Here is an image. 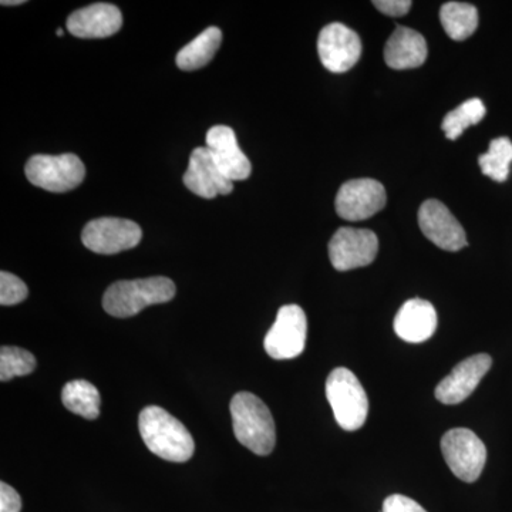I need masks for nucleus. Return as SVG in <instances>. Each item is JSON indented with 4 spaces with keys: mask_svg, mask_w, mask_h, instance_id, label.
Here are the masks:
<instances>
[{
    "mask_svg": "<svg viewBox=\"0 0 512 512\" xmlns=\"http://www.w3.org/2000/svg\"><path fill=\"white\" fill-rule=\"evenodd\" d=\"M143 231L136 222L123 218H99L83 229L84 247L100 255H114L136 248Z\"/></svg>",
    "mask_w": 512,
    "mask_h": 512,
    "instance_id": "8",
    "label": "nucleus"
},
{
    "mask_svg": "<svg viewBox=\"0 0 512 512\" xmlns=\"http://www.w3.org/2000/svg\"><path fill=\"white\" fill-rule=\"evenodd\" d=\"M138 429L151 453L171 463H185L194 456L195 443L180 420L158 406H148L138 417Z\"/></svg>",
    "mask_w": 512,
    "mask_h": 512,
    "instance_id": "1",
    "label": "nucleus"
},
{
    "mask_svg": "<svg viewBox=\"0 0 512 512\" xmlns=\"http://www.w3.org/2000/svg\"><path fill=\"white\" fill-rule=\"evenodd\" d=\"M373 5L384 15L392 16V18L404 16L412 8L410 0H375Z\"/></svg>",
    "mask_w": 512,
    "mask_h": 512,
    "instance_id": "28",
    "label": "nucleus"
},
{
    "mask_svg": "<svg viewBox=\"0 0 512 512\" xmlns=\"http://www.w3.org/2000/svg\"><path fill=\"white\" fill-rule=\"evenodd\" d=\"M320 62L332 73L349 72L362 56L360 37L342 23L325 26L318 39Z\"/></svg>",
    "mask_w": 512,
    "mask_h": 512,
    "instance_id": "10",
    "label": "nucleus"
},
{
    "mask_svg": "<svg viewBox=\"0 0 512 512\" xmlns=\"http://www.w3.org/2000/svg\"><path fill=\"white\" fill-rule=\"evenodd\" d=\"M232 426L242 446L256 456H268L276 443L275 421L268 406L255 394L239 392L231 400Z\"/></svg>",
    "mask_w": 512,
    "mask_h": 512,
    "instance_id": "2",
    "label": "nucleus"
},
{
    "mask_svg": "<svg viewBox=\"0 0 512 512\" xmlns=\"http://www.w3.org/2000/svg\"><path fill=\"white\" fill-rule=\"evenodd\" d=\"M207 148L222 174L231 180H247L252 173L251 161L238 146L234 130L227 126H215L207 133Z\"/></svg>",
    "mask_w": 512,
    "mask_h": 512,
    "instance_id": "15",
    "label": "nucleus"
},
{
    "mask_svg": "<svg viewBox=\"0 0 512 512\" xmlns=\"http://www.w3.org/2000/svg\"><path fill=\"white\" fill-rule=\"evenodd\" d=\"M382 512H427L412 498L406 495L393 494L384 500Z\"/></svg>",
    "mask_w": 512,
    "mask_h": 512,
    "instance_id": "26",
    "label": "nucleus"
},
{
    "mask_svg": "<svg viewBox=\"0 0 512 512\" xmlns=\"http://www.w3.org/2000/svg\"><path fill=\"white\" fill-rule=\"evenodd\" d=\"M36 369V357L28 350L3 346L0 350V380L9 382L13 377L28 376Z\"/></svg>",
    "mask_w": 512,
    "mask_h": 512,
    "instance_id": "24",
    "label": "nucleus"
},
{
    "mask_svg": "<svg viewBox=\"0 0 512 512\" xmlns=\"http://www.w3.org/2000/svg\"><path fill=\"white\" fill-rule=\"evenodd\" d=\"M25 173L30 183L42 190L69 192L83 183L86 167L74 154H62V156L37 154L29 158Z\"/></svg>",
    "mask_w": 512,
    "mask_h": 512,
    "instance_id": "5",
    "label": "nucleus"
},
{
    "mask_svg": "<svg viewBox=\"0 0 512 512\" xmlns=\"http://www.w3.org/2000/svg\"><path fill=\"white\" fill-rule=\"evenodd\" d=\"M419 225L424 237L444 251L467 247L466 232L443 202L427 200L420 207Z\"/></svg>",
    "mask_w": 512,
    "mask_h": 512,
    "instance_id": "12",
    "label": "nucleus"
},
{
    "mask_svg": "<svg viewBox=\"0 0 512 512\" xmlns=\"http://www.w3.org/2000/svg\"><path fill=\"white\" fill-rule=\"evenodd\" d=\"M512 143L510 138L500 137L491 141L487 153L478 158L481 173L497 183H504L510 175Z\"/></svg>",
    "mask_w": 512,
    "mask_h": 512,
    "instance_id": "22",
    "label": "nucleus"
},
{
    "mask_svg": "<svg viewBox=\"0 0 512 512\" xmlns=\"http://www.w3.org/2000/svg\"><path fill=\"white\" fill-rule=\"evenodd\" d=\"M66 26L79 39H104L119 32L123 26V16L117 6L94 3L72 13Z\"/></svg>",
    "mask_w": 512,
    "mask_h": 512,
    "instance_id": "16",
    "label": "nucleus"
},
{
    "mask_svg": "<svg viewBox=\"0 0 512 512\" xmlns=\"http://www.w3.org/2000/svg\"><path fill=\"white\" fill-rule=\"evenodd\" d=\"M22 500L9 484L0 483V512H20Z\"/></svg>",
    "mask_w": 512,
    "mask_h": 512,
    "instance_id": "27",
    "label": "nucleus"
},
{
    "mask_svg": "<svg viewBox=\"0 0 512 512\" xmlns=\"http://www.w3.org/2000/svg\"><path fill=\"white\" fill-rule=\"evenodd\" d=\"M29 289L25 282L10 272H0V305L13 306L28 298Z\"/></svg>",
    "mask_w": 512,
    "mask_h": 512,
    "instance_id": "25",
    "label": "nucleus"
},
{
    "mask_svg": "<svg viewBox=\"0 0 512 512\" xmlns=\"http://www.w3.org/2000/svg\"><path fill=\"white\" fill-rule=\"evenodd\" d=\"M222 43V32L218 28H208L195 37L191 43L178 52L177 66L184 72H194L207 66L214 59Z\"/></svg>",
    "mask_w": 512,
    "mask_h": 512,
    "instance_id": "19",
    "label": "nucleus"
},
{
    "mask_svg": "<svg viewBox=\"0 0 512 512\" xmlns=\"http://www.w3.org/2000/svg\"><path fill=\"white\" fill-rule=\"evenodd\" d=\"M440 20L447 35L461 42L476 32L478 12L476 6L468 3L448 2L440 10Z\"/></svg>",
    "mask_w": 512,
    "mask_h": 512,
    "instance_id": "21",
    "label": "nucleus"
},
{
    "mask_svg": "<svg viewBox=\"0 0 512 512\" xmlns=\"http://www.w3.org/2000/svg\"><path fill=\"white\" fill-rule=\"evenodd\" d=\"M427 43L419 32L399 26L387 40L384 60L394 70L416 69L427 59Z\"/></svg>",
    "mask_w": 512,
    "mask_h": 512,
    "instance_id": "18",
    "label": "nucleus"
},
{
    "mask_svg": "<svg viewBox=\"0 0 512 512\" xmlns=\"http://www.w3.org/2000/svg\"><path fill=\"white\" fill-rule=\"evenodd\" d=\"M441 451L448 468L464 483L480 478L487 461V448L474 431L453 429L441 440Z\"/></svg>",
    "mask_w": 512,
    "mask_h": 512,
    "instance_id": "6",
    "label": "nucleus"
},
{
    "mask_svg": "<svg viewBox=\"0 0 512 512\" xmlns=\"http://www.w3.org/2000/svg\"><path fill=\"white\" fill-rule=\"evenodd\" d=\"M23 0H13V2H10V0H3L2 5L3 6H16V5H23Z\"/></svg>",
    "mask_w": 512,
    "mask_h": 512,
    "instance_id": "29",
    "label": "nucleus"
},
{
    "mask_svg": "<svg viewBox=\"0 0 512 512\" xmlns=\"http://www.w3.org/2000/svg\"><path fill=\"white\" fill-rule=\"evenodd\" d=\"M62 402L67 410L87 420L100 416V393L87 380H72L63 387Z\"/></svg>",
    "mask_w": 512,
    "mask_h": 512,
    "instance_id": "20",
    "label": "nucleus"
},
{
    "mask_svg": "<svg viewBox=\"0 0 512 512\" xmlns=\"http://www.w3.org/2000/svg\"><path fill=\"white\" fill-rule=\"evenodd\" d=\"M491 365H493V359L485 353L468 357L458 363L453 372L437 384L436 393H434L436 399L448 406L464 402L477 389Z\"/></svg>",
    "mask_w": 512,
    "mask_h": 512,
    "instance_id": "13",
    "label": "nucleus"
},
{
    "mask_svg": "<svg viewBox=\"0 0 512 512\" xmlns=\"http://www.w3.org/2000/svg\"><path fill=\"white\" fill-rule=\"evenodd\" d=\"M56 35H57V36H63V35H64L63 30H62V29H60V28H59V29H57V30H56Z\"/></svg>",
    "mask_w": 512,
    "mask_h": 512,
    "instance_id": "30",
    "label": "nucleus"
},
{
    "mask_svg": "<svg viewBox=\"0 0 512 512\" xmlns=\"http://www.w3.org/2000/svg\"><path fill=\"white\" fill-rule=\"evenodd\" d=\"M306 332L308 320L301 306H282L274 325L266 333L265 352L275 360L295 359L305 350Z\"/></svg>",
    "mask_w": 512,
    "mask_h": 512,
    "instance_id": "7",
    "label": "nucleus"
},
{
    "mask_svg": "<svg viewBox=\"0 0 512 512\" xmlns=\"http://www.w3.org/2000/svg\"><path fill=\"white\" fill-rule=\"evenodd\" d=\"M326 397L343 430H359L365 424L369 400L362 383L349 369L338 367L330 373L326 380Z\"/></svg>",
    "mask_w": 512,
    "mask_h": 512,
    "instance_id": "4",
    "label": "nucleus"
},
{
    "mask_svg": "<svg viewBox=\"0 0 512 512\" xmlns=\"http://www.w3.org/2000/svg\"><path fill=\"white\" fill-rule=\"evenodd\" d=\"M485 113L487 110H485L483 101L480 99L467 100L466 103L461 104L444 117L441 128L448 140H457L468 127L480 123L484 119Z\"/></svg>",
    "mask_w": 512,
    "mask_h": 512,
    "instance_id": "23",
    "label": "nucleus"
},
{
    "mask_svg": "<svg viewBox=\"0 0 512 512\" xmlns=\"http://www.w3.org/2000/svg\"><path fill=\"white\" fill-rule=\"evenodd\" d=\"M175 291L174 282L165 276L119 281L104 293L103 308L114 318H131L148 306L170 302Z\"/></svg>",
    "mask_w": 512,
    "mask_h": 512,
    "instance_id": "3",
    "label": "nucleus"
},
{
    "mask_svg": "<svg viewBox=\"0 0 512 512\" xmlns=\"http://www.w3.org/2000/svg\"><path fill=\"white\" fill-rule=\"evenodd\" d=\"M436 329V309L430 302L419 298L404 303L394 319V332L409 343L426 342Z\"/></svg>",
    "mask_w": 512,
    "mask_h": 512,
    "instance_id": "17",
    "label": "nucleus"
},
{
    "mask_svg": "<svg viewBox=\"0 0 512 512\" xmlns=\"http://www.w3.org/2000/svg\"><path fill=\"white\" fill-rule=\"evenodd\" d=\"M184 184L188 190L205 200L231 194L234 190V183L222 174L207 147H198L192 151L187 173L184 174Z\"/></svg>",
    "mask_w": 512,
    "mask_h": 512,
    "instance_id": "14",
    "label": "nucleus"
},
{
    "mask_svg": "<svg viewBox=\"0 0 512 512\" xmlns=\"http://www.w3.org/2000/svg\"><path fill=\"white\" fill-rule=\"evenodd\" d=\"M386 205V190L379 181L370 178L350 180L336 195V212L346 221L372 218Z\"/></svg>",
    "mask_w": 512,
    "mask_h": 512,
    "instance_id": "11",
    "label": "nucleus"
},
{
    "mask_svg": "<svg viewBox=\"0 0 512 512\" xmlns=\"http://www.w3.org/2000/svg\"><path fill=\"white\" fill-rule=\"evenodd\" d=\"M379 239L369 229L343 227L329 242V258L338 271H352L375 261Z\"/></svg>",
    "mask_w": 512,
    "mask_h": 512,
    "instance_id": "9",
    "label": "nucleus"
}]
</instances>
